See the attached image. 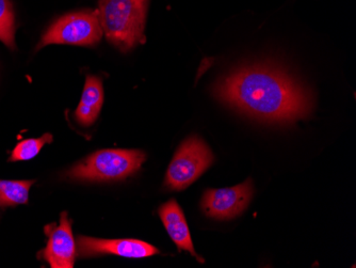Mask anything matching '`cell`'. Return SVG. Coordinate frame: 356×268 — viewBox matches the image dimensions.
I'll return each instance as SVG.
<instances>
[{
	"label": "cell",
	"mask_w": 356,
	"mask_h": 268,
	"mask_svg": "<svg viewBox=\"0 0 356 268\" xmlns=\"http://www.w3.org/2000/svg\"><path fill=\"white\" fill-rule=\"evenodd\" d=\"M216 97L245 115L271 123H293L307 117L312 97L286 72L269 65L240 68L219 81Z\"/></svg>",
	"instance_id": "1"
},
{
	"label": "cell",
	"mask_w": 356,
	"mask_h": 268,
	"mask_svg": "<svg viewBox=\"0 0 356 268\" xmlns=\"http://www.w3.org/2000/svg\"><path fill=\"white\" fill-rule=\"evenodd\" d=\"M147 0H101L99 17L108 42L123 53L145 42Z\"/></svg>",
	"instance_id": "2"
},
{
	"label": "cell",
	"mask_w": 356,
	"mask_h": 268,
	"mask_svg": "<svg viewBox=\"0 0 356 268\" xmlns=\"http://www.w3.org/2000/svg\"><path fill=\"white\" fill-rule=\"evenodd\" d=\"M145 159L140 150H101L72 167L67 177L78 181H120L135 175Z\"/></svg>",
	"instance_id": "3"
},
{
	"label": "cell",
	"mask_w": 356,
	"mask_h": 268,
	"mask_svg": "<svg viewBox=\"0 0 356 268\" xmlns=\"http://www.w3.org/2000/svg\"><path fill=\"white\" fill-rule=\"evenodd\" d=\"M103 33L97 10L67 14L46 30L37 49L49 44L93 46L101 41Z\"/></svg>",
	"instance_id": "4"
},
{
	"label": "cell",
	"mask_w": 356,
	"mask_h": 268,
	"mask_svg": "<svg viewBox=\"0 0 356 268\" xmlns=\"http://www.w3.org/2000/svg\"><path fill=\"white\" fill-rule=\"evenodd\" d=\"M213 159V152L201 138H188L170 164L165 186L172 191H183L203 175Z\"/></svg>",
	"instance_id": "5"
},
{
	"label": "cell",
	"mask_w": 356,
	"mask_h": 268,
	"mask_svg": "<svg viewBox=\"0 0 356 268\" xmlns=\"http://www.w3.org/2000/svg\"><path fill=\"white\" fill-rule=\"evenodd\" d=\"M253 196L251 180L231 188L208 189L202 199V207L210 217L232 219L247 209Z\"/></svg>",
	"instance_id": "6"
},
{
	"label": "cell",
	"mask_w": 356,
	"mask_h": 268,
	"mask_svg": "<svg viewBox=\"0 0 356 268\" xmlns=\"http://www.w3.org/2000/svg\"><path fill=\"white\" fill-rule=\"evenodd\" d=\"M76 247L79 258L113 255L129 259H142L159 253L157 248L139 239H99L78 236Z\"/></svg>",
	"instance_id": "7"
},
{
	"label": "cell",
	"mask_w": 356,
	"mask_h": 268,
	"mask_svg": "<svg viewBox=\"0 0 356 268\" xmlns=\"http://www.w3.org/2000/svg\"><path fill=\"white\" fill-rule=\"evenodd\" d=\"M46 234L48 242L42 251V259L51 268H73L77 257V247L67 212L60 216L59 225L46 227Z\"/></svg>",
	"instance_id": "8"
},
{
	"label": "cell",
	"mask_w": 356,
	"mask_h": 268,
	"mask_svg": "<svg viewBox=\"0 0 356 268\" xmlns=\"http://www.w3.org/2000/svg\"><path fill=\"white\" fill-rule=\"evenodd\" d=\"M159 216L160 219L163 220L168 234L176 244L178 249L190 252L192 257L197 258L200 262L204 263V260L201 259L194 250L189 227L183 210L178 205L177 202L175 200H170L167 203L163 204L159 209Z\"/></svg>",
	"instance_id": "9"
},
{
	"label": "cell",
	"mask_w": 356,
	"mask_h": 268,
	"mask_svg": "<svg viewBox=\"0 0 356 268\" xmlns=\"http://www.w3.org/2000/svg\"><path fill=\"white\" fill-rule=\"evenodd\" d=\"M104 103V88L101 78L88 75L83 88V97L76 109L78 123L90 126L96 121Z\"/></svg>",
	"instance_id": "10"
},
{
	"label": "cell",
	"mask_w": 356,
	"mask_h": 268,
	"mask_svg": "<svg viewBox=\"0 0 356 268\" xmlns=\"http://www.w3.org/2000/svg\"><path fill=\"white\" fill-rule=\"evenodd\" d=\"M35 180L28 181H6L0 180V207H15L28 203L29 191Z\"/></svg>",
	"instance_id": "11"
},
{
	"label": "cell",
	"mask_w": 356,
	"mask_h": 268,
	"mask_svg": "<svg viewBox=\"0 0 356 268\" xmlns=\"http://www.w3.org/2000/svg\"><path fill=\"white\" fill-rule=\"evenodd\" d=\"M53 143V135L45 134L40 138H30L17 143L12 151L9 161H29L40 153L46 143Z\"/></svg>",
	"instance_id": "12"
},
{
	"label": "cell",
	"mask_w": 356,
	"mask_h": 268,
	"mask_svg": "<svg viewBox=\"0 0 356 268\" xmlns=\"http://www.w3.org/2000/svg\"><path fill=\"white\" fill-rule=\"evenodd\" d=\"M15 19L9 0H0V41L9 49H15Z\"/></svg>",
	"instance_id": "13"
}]
</instances>
